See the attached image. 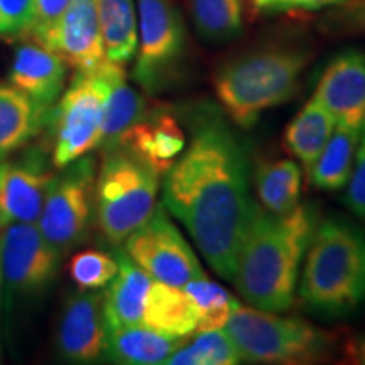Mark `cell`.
Listing matches in <instances>:
<instances>
[{
    "label": "cell",
    "instance_id": "34",
    "mask_svg": "<svg viewBox=\"0 0 365 365\" xmlns=\"http://www.w3.org/2000/svg\"><path fill=\"white\" fill-rule=\"evenodd\" d=\"M344 202L350 212L365 220V129L362 130V135H360L354 170L349 182H346Z\"/></svg>",
    "mask_w": 365,
    "mask_h": 365
},
{
    "label": "cell",
    "instance_id": "22",
    "mask_svg": "<svg viewBox=\"0 0 365 365\" xmlns=\"http://www.w3.org/2000/svg\"><path fill=\"white\" fill-rule=\"evenodd\" d=\"M182 344H186L185 336H171L144 325L110 328L105 359L125 365L166 364Z\"/></svg>",
    "mask_w": 365,
    "mask_h": 365
},
{
    "label": "cell",
    "instance_id": "3",
    "mask_svg": "<svg viewBox=\"0 0 365 365\" xmlns=\"http://www.w3.org/2000/svg\"><path fill=\"white\" fill-rule=\"evenodd\" d=\"M312 56L303 44L276 43L223 61L213 73L223 112L242 129L254 127L264 112L294 97Z\"/></svg>",
    "mask_w": 365,
    "mask_h": 365
},
{
    "label": "cell",
    "instance_id": "8",
    "mask_svg": "<svg viewBox=\"0 0 365 365\" xmlns=\"http://www.w3.org/2000/svg\"><path fill=\"white\" fill-rule=\"evenodd\" d=\"M103 66L91 73H75L53 107L48 127L53 129L51 163L56 170L98 149L108 91Z\"/></svg>",
    "mask_w": 365,
    "mask_h": 365
},
{
    "label": "cell",
    "instance_id": "7",
    "mask_svg": "<svg viewBox=\"0 0 365 365\" xmlns=\"http://www.w3.org/2000/svg\"><path fill=\"white\" fill-rule=\"evenodd\" d=\"M188 53L185 21L173 0H137L134 81L148 95L168 90L180 78Z\"/></svg>",
    "mask_w": 365,
    "mask_h": 365
},
{
    "label": "cell",
    "instance_id": "12",
    "mask_svg": "<svg viewBox=\"0 0 365 365\" xmlns=\"http://www.w3.org/2000/svg\"><path fill=\"white\" fill-rule=\"evenodd\" d=\"M56 168L38 148L17 161H4L0 175V228L11 223H38Z\"/></svg>",
    "mask_w": 365,
    "mask_h": 365
},
{
    "label": "cell",
    "instance_id": "20",
    "mask_svg": "<svg viewBox=\"0 0 365 365\" xmlns=\"http://www.w3.org/2000/svg\"><path fill=\"white\" fill-rule=\"evenodd\" d=\"M118 272L103 291V307L107 327L122 328L143 323L144 298L153 277L130 261L124 249L117 250Z\"/></svg>",
    "mask_w": 365,
    "mask_h": 365
},
{
    "label": "cell",
    "instance_id": "4",
    "mask_svg": "<svg viewBox=\"0 0 365 365\" xmlns=\"http://www.w3.org/2000/svg\"><path fill=\"white\" fill-rule=\"evenodd\" d=\"M299 299L327 319L350 317L365 303V232L341 218L318 223L304 254Z\"/></svg>",
    "mask_w": 365,
    "mask_h": 365
},
{
    "label": "cell",
    "instance_id": "10",
    "mask_svg": "<svg viewBox=\"0 0 365 365\" xmlns=\"http://www.w3.org/2000/svg\"><path fill=\"white\" fill-rule=\"evenodd\" d=\"M63 255L38 223H11L0 235L2 287L7 301L43 294L56 279Z\"/></svg>",
    "mask_w": 365,
    "mask_h": 365
},
{
    "label": "cell",
    "instance_id": "27",
    "mask_svg": "<svg viewBox=\"0 0 365 365\" xmlns=\"http://www.w3.org/2000/svg\"><path fill=\"white\" fill-rule=\"evenodd\" d=\"M198 34L210 43L237 38L244 27V0H190Z\"/></svg>",
    "mask_w": 365,
    "mask_h": 365
},
{
    "label": "cell",
    "instance_id": "15",
    "mask_svg": "<svg viewBox=\"0 0 365 365\" xmlns=\"http://www.w3.org/2000/svg\"><path fill=\"white\" fill-rule=\"evenodd\" d=\"M49 49L56 51L75 73L97 71L108 61L95 0H71Z\"/></svg>",
    "mask_w": 365,
    "mask_h": 365
},
{
    "label": "cell",
    "instance_id": "18",
    "mask_svg": "<svg viewBox=\"0 0 365 365\" xmlns=\"http://www.w3.org/2000/svg\"><path fill=\"white\" fill-rule=\"evenodd\" d=\"M186 134L178 117L166 108H149L143 120L132 129L124 148L134 150L159 175H166L186 148Z\"/></svg>",
    "mask_w": 365,
    "mask_h": 365
},
{
    "label": "cell",
    "instance_id": "17",
    "mask_svg": "<svg viewBox=\"0 0 365 365\" xmlns=\"http://www.w3.org/2000/svg\"><path fill=\"white\" fill-rule=\"evenodd\" d=\"M103 70L108 91L98 149L107 153V150L124 148L132 129L143 120L150 107L144 95L129 85L124 66L107 61Z\"/></svg>",
    "mask_w": 365,
    "mask_h": 365
},
{
    "label": "cell",
    "instance_id": "5",
    "mask_svg": "<svg viewBox=\"0 0 365 365\" xmlns=\"http://www.w3.org/2000/svg\"><path fill=\"white\" fill-rule=\"evenodd\" d=\"M161 175L129 148L103 153L95 180V218L105 239L124 244L156 210Z\"/></svg>",
    "mask_w": 365,
    "mask_h": 365
},
{
    "label": "cell",
    "instance_id": "16",
    "mask_svg": "<svg viewBox=\"0 0 365 365\" xmlns=\"http://www.w3.org/2000/svg\"><path fill=\"white\" fill-rule=\"evenodd\" d=\"M66 76L65 59L53 49L31 41L16 49L9 70V83L41 107L53 110L65 91Z\"/></svg>",
    "mask_w": 365,
    "mask_h": 365
},
{
    "label": "cell",
    "instance_id": "30",
    "mask_svg": "<svg viewBox=\"0 0 365 365\" xmlns=\"http://www.w3.org/2000/svg\"><path fill=\"white\" fill-rule=\"evenodd\" d=\"M117 272V255L102 250H81L70 261V276L78 289H103L110 284Z\"/></svg>",
    "mask_w": 365,
    "mask_h": 365
},
{
    "label": "cell",
    "instance_id": "24",
    "mask_svg": "<svg viewBox=\"0 0 365 365\" xmlns=\"http://www.w3.org/2000/svg\"><path fill=\"white\" fill-rule=\"evenodd\" d=\"M360 135H362V130L336 124L327 145L309 171V182L323 191H339L345 188L354 170Z\"/></svg>",
    "mask_w": 365,
    "mask_h": 365
},
{
    "label": "cell",
    "instance_id": "2",
    "mask_svg": "<svg viewBox=\"0 0 365 365\" xmlns=\"http://www.w3.org/2000/svg\"><path fill=\"white\" fill-rule=\"evenodd\" d=\"M318 223L312 205L274 215L252 200L232 281L250 307L271 313L293 307L301 261Z\"/></svg>",
    "mask_w": 365,
    "mask_h": 365
},
{
    "label": "cell",
    "instance_id": "29",
    "mask_svg": "<svg viewBox=\"0 0 365 365\" xmlns=\"http://www.w3.org/2000/svg\"><path fill=\"white\" fill-rule=\"evenodd\" d=\"M182 289L188 293L198 308V331L225 328L230 314L239 307L237 299L228 293L225 287L210 281L205 274L190 281Z\"/></svg>",
    "mask_w": 365,
    "mask_h": 365
},
{
    "label": "cell",
    "instance_id": "14",
    "mask_svg": "<svg viewBox=\"0 0 365 365\" xmlns=\"http://www.w3.org/2000/svg\"><path fill=\"white\" fill-rule=\"evenodd\" d=\"M313 97L335 118L336 124L365 129V53L345 49L328 63Z\"/></svg>",
    "mask_w": 365,
    "mask_h": 365
},
{
    "label": "cell",
    "instance_id": "28",
    "mask_svg": "<svg viewBox=\"0 0 365 365\" xmlns=\"http://www.w3.org/2000/svg\"><path fill=\"white\" fill-rule=\"evenodd\" d=\"M240 354L225 328L198 331L193 341L182 344L166 360L168 365H234Z\"/></svg>",
    "mask_w": 365,
    "mask_h": 365
},
{
    "label": "cell",
    "instance_id": "1",
    "mask_svg": "<svg viewBox=\"0 0 365 365\" xmlns=\"http://www.w3.org/2000/svg\"><path fill=\"white\" fill-rule=\"evenodd\" d=\"M190 140L163 182V207L178 218L210 267L234 281L250 210L249 159L239 135L213 103L185 113Z\"/></svg>",
    "mask_w": 365,
    "mask_h": 365
},
{
    "label": "cell",
    "instance_id": "37",
    "mask_svg": "<svg viewBox=\"0 0 365 365\" xmlns=\"http://www.w3.org/2000/svg\"><path fill=\"white\" fill-rule=\"evenodd\" d=\"M4 287H2V262H0V304H2ZM0 359H2V340H0Z\"/></svg>",
    "mask_w": 365,
    "mask_h": 365
},
{
    "label": "cell",
    "instance_id": "25",
    "mask_svg": "<svg viewBox=\"0 0 365 365\" xmlns=\"http://www.w3.org/2000/svg\"><path fill=\"white\" fill-rule=\"evenodd\" d=\"M102 31L105 56L124 66L137 51L135 0H95Z\"/></svg>",
    "mask_w": 365,
    "mask_h": 365
},
{
    "label": "cell",
    "instance_id": "35",
    "mask_svg": "<svg viewBox=\"0 0 365 365\" xmlns=\"http://www.w3.org/2000/svg\"><path fill=\"white\" fill-rule=\"evenodd\" d=\"M255 14L276 16L286 12H314L330 9L345 0H249Z\"/></svg>",
    "mask_w": 365,
    "mask_h": 365
},
{
    "label": "cell",
    "instance_id": "31",
    "mask_svg": "<svg viewBox=\"0 0 365 365\" xmlns=\"http://www.w3.org/2000/svg\"><path fill=\"white\" fill-rule=\"evenodd\" d=\"M322 27L330 34H365V0H345L330 7Z\"/></svg>",
    "mask_w": 365,
    "mask_h": 365
},
{
    "label": "cell",
    "instance_id": "6",
    "mask_svg": "<svg viewBox=\"0 0 365 365\" xmlns=\"http://www.w3.org/2000/svg\"><path fill=\"white\" fill-rule=\"evenodd\" d=\"M225 331L234 340L240 359L252 364H314L330 357L335 336L299 318L252 307H237Z\"/></svg>",
    "mask_w": 365,
    "mask_h": 365
},
{
    "label": "cell",
    "instance_id": "38",
    "mask_svg": "<svg viewBox=\"0 0 365 365\" xmlns=\"http://www.w3.org/2000/svg\"><path fill=\"white\" fill-rule=\"evenodd\" d=\"M2 168H4V161H0V175H2Z\"/></svg>",
    "mask_w": 365,
    "mask_h": 365
},
{
    "label": "cell",
    "instance_id": "9",
    "mask_svg": "<svg viewBox=\"0 0 365 365\" xmlns=\"http://www.w3.org/2000/svg\"><path fill=\"white\" fill-rule=\"evenodd\" d=\"M95 159H76L54 175L38 220L39 230L63 255L88 239L95 217Z\"/></svg>",
    "mask_w": 365,
    "mask_h": 365
},
{
    "label": "cell",
    "instance_id": "11",
    "mask_svg": "<svg viewBox=\"0 0 365 365\" xmlns=\"http://www.w3.org/2000/svg\"><path fill=\"white\" fill-rule=\"evenodd\" d=\"M124 252L154 281L175 287H185L205 274L191 245L163 205H158L153 215L127 237Z\"/></svg>",
    "mask_w": 365,
    "mask_h": 365
},
{
    "label": "cell",
    "instance_id": "19",
    "mask_svg": "<svg viewBox=\"0 0 365 365\" xmlns=\"http://www.w3.org/2000/svg\"><path fill=\"white\" fill-rule=\"evenodd\" d=\"M51 110L41 107L16 86L0 85V161L26 148L44 127Z\"/></svg>",
    "mask_w": 365,
    "mask_h": 365
},
{
    "label": "cell",
    "instance_id": "33",
    "mask_svg": "<svg viewBox=\"0 0 365 365\" xmlns=\"http://www.w3.org/2000/svg\"><path fill=\"white\" fill-rule=\"evenodd\" d=\"M71 0H34V21L29 36L36 43L49 48L59 21Z\"/></svg>",
    "mask_w": 365,
    "mask_h": 365
},
{
    "label": "cell",
    "instance_id": "13",
    "mask_svg": "<svg viewBox=\"0 0 365 365\" xmlns=\"http://www.w3.org/2000/svg\"><path fill=\"white\" fill-rule=\"evenodd\" d=\"M107 318L103 291L78 289L66 299L59 319L56 345L63 359L73 364H93L105 357Z\"/></svg>",
    "mask_w": 365,
    "mask_h": 365
},
{
    "label": "cell",
    "instance_id": "32",
    "mask_svg": "<svg viewBox=\"0 0 365 365\" xmlns=\"http://www.w3.org/2000/svg\"><path fill=\"white\" fill-rule=\"evenodd\" d=\"M34 0H0V39H19L31 33Z\"/></svg>",
    "mask_w": 365,
    "mask_h": 365
},
{
    "label": "cell",
    "instance_id": "26",
    "mask_svg": "<svg viewBox=\"0 0 365 365\" xmlns=\"http://www.w3.org/2000/svg\"><path fill=\"white\" fill-rule=\"evenodd\" d=\"M254 182L261 205L274 215H284L299 205L301 168L291 159L257 164Z\"/></svg>",
    "mask_w": 365,
    "mask_h": 365
},
{
    "label": "cell",
    "instance_id": "36",
    "mask_svg": "<svg viewBox=\"0 0 365 365\" xmlns=\"http://www.w3.org/2000/svg\"><path fill=\"white\" fill-rule=\"evenodd\" d=\"M344 357L350 364L365 365V335H359L346 341L344 346Z\"/></svg>",
    "mask_w": 365,
    "mask_h": 365
},
{
    "label": "cell",
    "instance_id": "23",
    "mask_svg": "<svg viewBox=\"0 0 365 365\" xmlns=\"http://www.w3.org/2000/svg\"><path fill=\"white\" fill-rule=\"evenodd\" d=\"M336 122L330 112L312 97L301 107L284 130L286 150L303 164L307 176L330 139Z\"/></svg>",
    "mask_w": 365,
    "mask_h": 365
},
{
    "label": "cell",
    "instance_id": "21",
    "mask_svg": "<svg viewBox=\"0 0 365 365\" xmlns=\"http://www.w3.org/2000/svg\"><path fill=\"white\" fill-rule=\"evenodd\" d=\"M198 308L182 287L153 279L144 298L140 325L171 336L188 339L198 330Z\"/></svg>",
    "mask_w": 365,
    "mask_h": 365
}]
</instances>
